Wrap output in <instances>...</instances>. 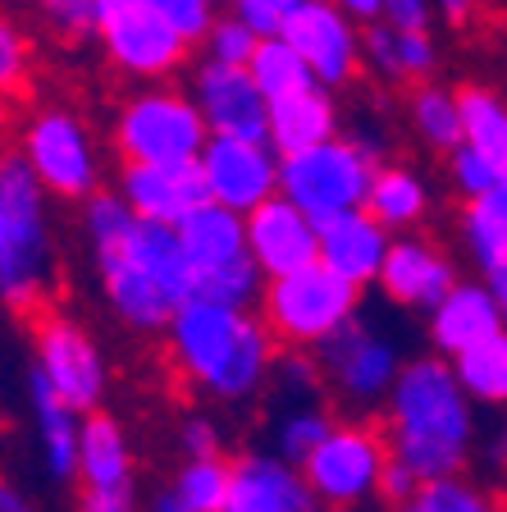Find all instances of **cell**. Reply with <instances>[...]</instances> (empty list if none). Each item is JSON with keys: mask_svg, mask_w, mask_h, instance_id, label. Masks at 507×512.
I'll return each mask as SVG.
<instances>
[{"mask_svg": "<svg viewBox=\"0 0 507 512\" xmlns=\"http://www.w3.org/2000/svg\"><path fill=\"white\" fill-rule=\"evenodd\" d=\"M78 234L101 302L128 334H165L174 311L197 293L179 224L138 215L119 188H101L78 206Z\"/></svg>", "mask_w": 507, "mask_h": 512, "instance_id": "1", "label": "cell"}, {"mask_svg": "<svg viewBox=\"0 0 507 512\" xmlns=\"http://www.w3.org/2000/svg\"><path fill=\"white\" fill-rule=\"evenodd\" d=\"M165 357L197 398L215 407H243L275 380L279 339L256 307H233L192 293L165 325Z\"/></svg>", "mask_w": 507, "mask_h": 512, "instance_id": "2", "label": "cell"}, {"mask_svg": "<svg viewBox=\"0 0 507 512\" xmlns=\"http://www.w3.org/2000/svg\"><path fill=\"white\" fill-rule=\"evenodd\" d=\"M476 407L480 403L466 394L462 375L444 352L407 357L380 407L393 458H402L421 480L462 476L480 439Z\"/></svg>", "mask_w": 507, "mask_h": 512, "instance_id": "3", "label": "cell"}, {"mask_svg": "<svg viewBox=\"0 0 507 512\" xmlns=\"http://www.w3.org/2000/svg\"><path fill=\"white\" fill-rule=\"evenodd\" d=\"M55 197L19 151L0 160V298L14 316L42 311L60 284Z\"/></svg>", "mask_w": 507, "mask_h": 512, "instance_id": "4", "label": "cell"}, {"mask_svg": "<svg viewBox=\"0 0 507 512\" xmlns=\"http://www.w3.org/2000/svg\"><path fill=\"white\" fill-rule=\"evenodd\" d=\"M14 151L28 160V170L46 183L60 206H83L92 192L106 188V156L96 142L83 110L46 101L19 115L14 124Z\"/></svg>", "mask_w": 507, "mask_h": 512, "instance_id": "5", "label": "cell"}, {"mask_svg": "<svg viewBox=\"0 0 507 512\" xmlns=\"http://www.w3.org/2000/svg\"><path fill=\"white\" fill-rule=\"evenodd\" d=\"M256 311L265 316L279 348L320 352L352 316H361V288L329 270L325 261H311L302 270L265 279Z\"/></svg>", "mask_w": 507, "mask_h": 512, "instance_id": "6", "label": "cell"}, {"mask_svg": "<svg viewBox=\"0 0 507 512\" xmlns=\"http://www.w3.org/2000/svg\"><path fill=\"white\" fill-rule=\"evenodd\" d=\"M211 124L192 87L138 83L110 115V151L119 160H201Z\"/></svg>", "mask_w": 507, "mask_h": 512, "instance_id": "7", "label": "cell"}, {"mask_svg": "<svg viewBox=\"0 0 507 512\" xmlns=\"http://www.w3.org/2000/svg\"><path fill=\"white\" fill-rule=\"evenodd\" d=\"M92 37L128 83H169L197 46L156 0H92Z\"/></svg>", "mask_w": 507, "mask_h": 512, "instance_id": "8", "label": "cell"}, {"mask_svg": "<svg viewBox=\"0 0 507 512\" xmlns=\"http://www.w3.org/2000/svg\"><path fill=\"white\" fill-rule=\"evenodd\" d=\"M179 238L188 247L192 279L201 298L233 302V307H256L265 293V270L256 266L252 243H247V215L233 206L206 202L179 224Z\"/></svg>", "mask_w": 507, "mask_h": 512, "instance_id": "9", "label": "cell"}, {"mask_svg": "<svg viewBox=\"0 0 507 512\" xmlns=\"http://www.w3.org/2000/svg\"><path fill=\"white\" fill-rule=\"evenodd\" d=\"M28 366L42 371L46 384L78 412H101L110 398V357L87 320L51 307L32 311L28 325Z\"/></svg>", "mask_w": 507, "mask_h": 512, "instance_id": "10", "label": "cell"}, {"mask_svg": "<svg viewBox=\"0 0 507 512\" xmlns=\"http://www.w3.org/2000/svg\"><path fill=\"white\" fill-rule=\"evenodd\" d=\"M375 170H380V147L370 138H343V133H338V138H329V142H316V147H307V151L284 156L279 192L293 197L307 215L329 220V215L366 206Z\"/></svg>", "mask_w": 507, "mask_h": 512, "instance_id": "11", "label": "cell"}, {"mask_svg": "<svg viewBox=\"0 0 507 512\" xmlns=\"http://www.w3.org/2000/svg\"><path fill=\"white\" fill-rule=\"evenodd\" d=\"M389 458H393V448H389L384 426L334 421V430L320 439V448H311V458L302 462V476L311 480L316 499L329 512H352L384 494Z\"/></svg>", "mask_w": 507, "mask_h": 512, "instance_id": "12", "label": "cell"}, {"mask_svg": "<svg viewBox=\"0 0 507 512\" xmlns=\"http://www.w3.org/2000/svg\"><path fill=\"white\" fill-rule=\"evenodd\" d=\"M316 357H320V371H325V384L348 407H357V412L384 407L389 389L398 384L402 366H407L398 339L366 316H352Z\"/></svg>", "mask_w": 507, "mask_h": 512, "instance_id": "13", "label": "cell"}, {"mask_svg": "<svg viewBox=\"0 0 507 512\" xmlns=\"http://www.w3.org/2000/svg\"><path fill=\"white\" fill-rule=\"evenodd\" d=\"M284 37L302 51L311 74L334 92L357 83V74L366 69V23H357L334 0H307L284 23Z\"/></svg>", "mask_w": 507, "mask_h": 512, "instance_id": "14", "label": "cell"}, {"mask_svg": "<svg viewBox=\"0 0 507 512\" xmlns=\"http://www.w3.org/2000/svg\"><path fill=\"white\" fill-rule=\"evenodd\" d=\"M279 170H284V156L270 147V138L211 133L206 151H201V174H206V188H211V202L233 206L243 215L275 197Z\"/></svg>", "mask_w": 507, "mask_h": 512, "instance_id": "15", "label": "cell"}, {"mask_svg": "<svg viewBox=\"0 0 507 512\" xmlns=\"http://www.w3.org/2000/svg\"><path fill=\"white\" fill-rule=\"evenodd\" d=\"M457 279H462V270H457L453 252L444 243H434L425 234H398L375 288H380L384 302H393V307L430 316L453 293Z\"/></svg>", "mask_w": 507, "mask_h": 512, "instance_id": "16", "label": "cell"}, {"mask_svg": "<svg viewBox=\"0 0 507 512\" xmlns=\"http://www.w3.org/2000/svg\"><path fill=\"white\" fill-rule=\"evenodd\" d=\"M188 87L211 133H229V138H265L270 133V96L261 92L247 64H224L201 55Z\"/></svg>", "mask_w": 507, "mask_h": 512, "instance_id": "17", "label": "cell"}, {"mask_svg": "<svg viewBox=\"0 0 507 512\" xmlns=\"http://www.w3.org/2000/svg\"><path fill=\"white\" fill-rule=\"evenodd\" d=\"M23 412L32 430V458L51 485H78V448H83V416L46 384L42 371H23Z\"/></svg>", "mask_w": 507, "mask_h": 512, "instance_id": "18", "label": "cell"}, {"mask_svg": "<svg viewBox=\"0 0 507 512\" xmlns=\"http://www.w3.org/2000/svg\"><path fill=\"white\" fill-rule=\"evenodd\" d=\"M115 188L147 220L183 224L197 206L211 202L201 160H119Z\"/></svg>", "mask_w": 507, "mask_h": 512, "instance_id": "19", "label": "cell"}, {"mask_svg": "<svg viewBox=\"0 0 507 512\" xmlns=\"http://www.w3.org/2000/svg\"><path fill=\"white\" fill-rule=\"evenodd\" d=\"M224 512H325L297 462L275 448H247L233 458V490Z\"/></svg>", "mask_w": 507, "mask_h": 512, "instance_id": "20", "label": "cell"}, {"mask_svg": "<svg viewBox=\"0 0 507 512\" xmlns=\"http://www.w3.org/2000/svg\"><path fill=\"white\" fill-rule=\"evenodd\" d=\"M247 243H252V256L265 270V279L288 275V270L320 261V220L302 211L293 197L275 192L270 202L247 211Z\"/></svg>", "mask_w": 507, "mask_h": 512, "instance_id": "21", "label": "cell"}, {"mask_svg": "<svg viewBox=\"0 0 507 512\" xmlns=\"http://www.w3.org/2000/svg\"><path fill=\"white\" fill-rule=\"evenodd\" d=\"M393 238L398 234L370 206H357V211L320 220V261L329 270H338L343 279H352L357 288H370L380 284V270L389 261Z\"/></svg>", "mask_w": 507, "mask_h": 512, "instance_id": "22", "label": "cell"}, {"mask_svg": "<svg viewBox=\"0 0 507 512\" xmlns=\"http://www.w3.org/2000/svg\"><path fill=\"white\" fill-rule=\"evenodd\" d=\"M507 325L503 307H498V298L489 293L485 275L480 279H457L453 293H448L439 307L425 316V334H430V348L444 352L448 362H453L457 352L476 348L480 339H489V334H498Z\"/></svg>", "mask_w": 507, "mask_h": 512, "instance_id": "23", "label": "cell"}, {"mask_svg": "<svg viewBox=\"0 0 507 512\" xmlns=\"http://www.w3.org/2000/svg\"><path fill=\"white\" fill-rule=\"evenodd\" d=\"M343 133V110H338L334 87L311 83L302 92H288L279 101H270V147L279 156H293V151H307L316 142H329Z\"/></svg>", "mask_w": 507, "mask_h": 512, "instance_id": "24", "label": "cell"}, {"mask_svg": "<svg viewBox=\"0 0 507 512\" xmlns=\"http://www.w3.org/2000/svg\"><path fill=\"white\" fill-rule=\"evenodd\" d=\"M439 42H434V28H398L389 19L366 23V69L384 83H425V78L439 74Z\"/></svg>", "mask_w": 507, "mask_h": 512, "instance_id": "25", "label": "cell"}, {"mask_svg": "<svg viewBox=\"0 0 507 512\" xmlns=\"http://www.w3.org/2000/svg\"><path fill=\"white\" fill-rule=\"evenodd\" d=\"M366 206L389 224L393 234H416L434 215V183L407 160H380Z\"/></svg>", "mask_w": 507, "mask_h": 512, "instance_id": "26", "label": "cell"}, {"mask_svg": "<svg viewBox=\"0 0 507 512\" xmlns=\"http://www.w3.org/2000/svg\"><path fill=\"white\" fill-rule=\"evenodd\" d=\"M138 476V453L119 416L101 412L83 416V448H78V485H128Z\"/></svg>", "mask_w": 507, "mask_h": 512, "instance_id": "27", "label": "cell"}, {"mask_svg": "<svg viewBox=\"0 0 507 512\" xmlns=\"http://www.w3.org/2000/svg\"><path fill=\"white\" fill-rule=\"evenodd\" d=\"M407 128H412V138L421 142L425 151H434V156L457 151L466 142L462 92H453V87H444V83H434V78L416 83L412 96H407Z\"/></svg>", "mask_w": 507, "mask_h": 512, "instance_id": "28", "label": "cell"}, {"mask_svg": "<svg viewBox=\"0 0 507 512\" xmlns=\"http://www.w3.org/2000/svg\"><path fill=\"white\" fill-rule=\"evenodd\" d=\"M457 243L480 275L507 266V183L480 202L457 206Z\"/></svg>", "mask_w": 507, "mask_h": 512, "instance_id": "29", "label": "cell"}, {"mask_svg": "<svg viewBox=\"0 0 507 512\" xmlns=\"http://www.w3.org/2000/svg\"><path fill=\"white\" fill-rule=\"evenodd\" d=\"M457 375H462L466 394L476 398L489 412H507V325L489 339H480L476 348H466L453 357Z\"/></svg>", "mask_w": 507, "mask_h": 512, "instance_id": "30", "label": "cell"}, {"mask_svg": "<svg viewBox=\"0 0 507 512\" xmlns=\"http://www.w3.org/2000/svg\"><path fill=\"white\" fill-rule=\"evenodd\" d=\"M457 92H462L466 142L507 170V92H498L489 83H466Z\"/></svg>", "mask_w": 507, "mask_h": 512, "instance_id": "31", "label": "cell"}, {"mask_svg": "<svg viewBox=\"0 0 507 512\" xmlns=\"http://www.w3.org/2000/svg\"><path fill=\"white\" fill-rule=\"evenodd\" d=\"M252 78L261 83V92L270 96V101H279V96L288 92H302V87L320 83L316 74H311V64L302 60V51H297L293 42H288L284 32H275V37H261V46H256L252 55Z\"/></svg>", "mask_w": 507, "mask_h": 512, "instance_id": "32", "label": "cell"}, {"mask_svg": "<svg viewBox=\"0 0 507 512\" xmlns=\"http://www.w3.org/2000/svg\"><path fill=\"white\" fill-rule=\"evenodd\" d=\"M334 430V416L320 398H307V403H284V412L275 416V426H270V448L284 453L288 462H302L311 458V448H320V439Z\"/></svg>", "mask_w": 507, "mask_h": 512, "instance_id": "33", "label": "cell"}, {"mask_svg": "<svg viewBox=\"0 0 507 512\" xmlns=\"http://www.w3.org/2000/svg\"><path fill=\"white\" fill-rule=\"evenodd\" d=\"M169 490L179 494L192 512H224L229 508V490H233V462L224 453H215V458H188L174 471Z\"/></svg>", "mask_w": 507, "mask_h": 512, "instance_id": "34", "label": "cell"}, {"mask_svg": "<svg viewBox=\"0 0 507 512\" xmlns=\"http://www.w3.org/2000/svg\"><path fill=\"white\" fill-rule=\"evenodd\" d=\"M444 179H448V192H457V202H480L489 192H498L507 183V170L494 165L485 151H476L471 142H462L457 151L444 156Z\"/></svg>", "mask_w": 507, "mask_h": 512, "instance_id": "35", "label": "cell"}, {"mask_svg": "<svg viewBox=\"0 0 507 512\" xmlns=\"http://www.w3.org/2000/svg\"><path fill=\"white\" fill-rule=\"evenodd\" d=\"M421 499L430 503V512H507L485 485L462 476H444V480H425L421 485Z\"/></svg>", "mask_w": 507, "mask_h": 512, "instance_id": "36", "label": "cell"}, {"mask_svg": "<svg viewBox=\"0 0 507 512\" xmlns=\"http://www.w3.org/2000/svg\"><path fill=\"white\" fill-rule=\"evenodd\" d=\"M256 46H261V32H256L243 14H220V19L211 23V32L201 37V55L224 60V64H252Z\"/></svg>", "mask_w": 507, "mask_h": 512, "instance_id": "37", "label": "cell"}, {"mask_svg": "<svg viewBox=\"0 0 507 512\" xmlns=\"http://www.w3.org/2000/svg\"><path fill=\"white\" fill-rule=\"evenodd\" d=\"M284 403H307V398H320V384H325V371H320V357L316 352H302V348H284L275 362V380Z\"/></svg>", "mask_w": 507, "mask_h": 512, "instance_id": "38", "label": "cell"}, {"mask_svg": "<svg viewBox=\"0 0 507 512\" xmlns=\"http://www.w3.org/2000/svg\"><path fill=\"white\" fill-rule=\"evenodd\" d=\"M28 69H32V46L23 37V28L14 19L0 23V87L5 96H19V87L28 83Z\"/></svg>", "mask_w": 507, "mask_h": 512, "instance_id": "39", "label": "cell"}, {"mask_svg": "<svg viewBox=\"0 0 507 512\" xmlns=\"http://www.w3.org/2000/svg\"><path fill=\"white\" fill-rule=\"evenodd\" d=\"M37 14L55 37H69V42L92 37V0H37Z\"/></svg>", "mask_w": 507, "mask_h": 512, "instance_id": "40", "label": "cell"}, {"mask_svg": "<svg viewBox=\"0 0 507 512\" xmlns=\"http://www.w3.org/2000/svg\"><path fill=\"white\" fill-rule=\"evenodd\" d=\"M179 448L188 453V458H215L224 448V426L215 421L211 412H192L183 416L179 426Z\"/></svg>", "mask_w": 507, "mask_h": 512, "instance_id": "41", "label": "cell"}, {"mask_svg": "<svg viewBox=\"0 0 507 512\" xmlns=\"http://www.w3.org/2000/svg\"><path fill=\"white\" fill-rule=\"evenodd\" d=\"M302 5H307V0H233V14H243L261 37H275V32H284V23L293 19Z\"/></svg>", "mask_w": 507, "mask_h": 512, "instance_id": "42", "label": "cell"}, {"mask_svg": "<svg viewBox=\"0 0 507 512\" xmlns=\"http://www.w3.org/2000/svg\"><path fill=\"white\" fill-rule=\"evenodd\" d=\"M74 512H138V480H128V485H78Z\"/></svg>", "mask_w": 507, "mask_h": 512, "instance_id": "43", "label": "cell"}, {"mask_svg": "<svg viewBox=\"0 0 507 512\" xmlns=\"http://www.w3.org/2000/svg\"><path fill=\"white\" fill-rule=\"evenodd\" d=\"M156 5H160V10H165L174 23H179V28L188 32L197 46H201V37L211 32V23L220 19V14H215V0H156Z\"/></svg>", "mask_w": 507, "mask_h": 512, "instance_id": "44", "label": "cell"}, {"mask_svg": "<svg viewBox=\"0 0 507 512\" xmlns=\"http://www.w3.org/2000/svg\"><path fill=\"white\" fill-rule=\"evenodd\" d=\"M439 5L434 0H384V19L398 28H430Z\"/></svg>", "mask_w": 507, "mask_h": 512, "instance_id": "45", "label": "cell"}, {"mask_svg": "<svg viewBox=\"0 0 507 512\" xmlns=\"http://www.w3.org/2000/svg\"><path fill=\"white\" fill-rule=\"evenodd\" d=\"M421 485H425V480L416 476L407 462H402V458H389V471H384V494H380V499L393 508V503H407V499H412Z\"/></svg>", "mask_w": 507, "mask_h": 512, "instance_id": "46", "label": "cell"}, {"mask_svg": "<svg viewBox=\"0 0 507 512\" xmlns=\"http://www.w3.org/2000/svg\"><path fill=\"white\" fill-rule=\"evenodd\" d=\"M434 5H439V19H448L453 28L476 23V14L485 10V0H434Z\"/></svg>", "mask_w": 507, "mask_h": 512, "instance_id": "47", "label": "cell"}, {"mask_svg": "<svg viewBox=\"0 0 507 512\" xmlns=\"http://www.w3.org/2000/svg\"><path fill=\"white\" fill-rule=\"evenodd\" d=\"M334 5H343V10H348L357 23H375V19H384V0H334Z\"/></svg>", "mask_w": 507, "mask_h": 512, "instance_id": "48", "label": "cell"}, {"mask_svg": "<svg viewBox=\"0 0 507 512\" xmlns=\"http://www.w3.org/2000/svg\"><path fill=\"white\" fill-rule=\"evenodd\" d=\"M0 512H37V503H32L19 485H5V490H0Z\"/></svg>", "mask_w": 507, "mask_h": 512, "instance_id": "49", "label": "cell"}, {"mask_svg": "<svg viewBox=\"0 0 507 512\" xmlns=\"http://www.w3.org/2000/svg\"><path fill=\"white\" fill-rule=\"evenodd\" d=\"M494 467H507V412H503V421H498V430H494V439H489V453H485Z\"/></svg>", "mask_w": 507, "mask_h": 512, "instance_id": "50", "label": "cell"}, {"mask_svg": "<svg viewBox=\"0 0 507 512\" xmlns=\"http://www.w3.org/2000/svg\"><path fill=\"white\" fill-rule=\"evenodd\" d=\"M485 284H489V293H494V298H498V307H503V316H507V266L489 270V275H485Z\"/></svg>", "mask_w": 507, "mask_h": 512, "instance_id": "51", "label": "cell"}, {"mask_svg": "<svg viewBox=\"0 0 507 512\" xmlns=\"http://www.w3.org/2000/svg\"><path fill=\"white\" fill-rule=\"evenodd\" d=\"M151 512H192V508L174 490H165V494H156V499H151Z\"/></svg>", "mask_w": 507, "mask_h": 512, "instance_id": "52", "label": "cell"}, {"mask_svg": "<svg viewBox=\"0 0 507 512\" xmlns=\"http://www.w3.org/2000/svg\"><path fill=\"white\" fill-rule=\"evenodd\" d=\"M393 512H430V503H425V499H421V490H416L407 503H393Z\"/></svg>", "mask_w": 507, "mask_h": 512, "instance_id": "53", "label": "cell"}]
</instances>
